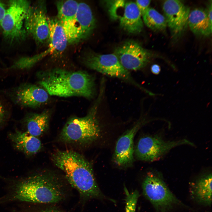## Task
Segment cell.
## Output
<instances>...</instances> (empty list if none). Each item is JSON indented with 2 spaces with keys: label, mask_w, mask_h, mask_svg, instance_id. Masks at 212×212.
<instances>
[{
  "label": "cell",
  "mask_w": 212,
  "mask_h": 212,
  "mask_svg": "<svg viewBox=\"0 0 212 212\" xmlns=\"http://www.w3.org/2000/svg\"><path fill=\"white\" fill-rule=\"evenodd\" d=\"M64 186L57 176L44 172L32 175L11 183L0 197V205L18 201L33 203H53L61 201Z\"/></svg>",
  "instance_id": "cell-1"
},
{
  "label": "cell",
  "mask_w": 212,
  "mask_h": 212,
  "mask_svg": "<svg viewBox=\"0 0 212 212\" xmlns=\"http://www.w3.org/2000/svg\"><path fill=\"white\" fill-rule=\"evenodd\" d=\"M39 83L49 95L63 97L92 98L95 92L94 80L87 72L56 68L38 74Z\"/></svg>",
  "instance_id": "cell-2"
},
{
  "label": "cell",
  "mask_w": 212,
  "mask_h": 212,
  "mask_svg": "<svg viewBox=\"0 0 212 212\" xmlns=\"http://www.w3.org/2000/svg\"><path fill=\"white\" fill-rule=\"evenodd\" d=\"M52 159L83 197L104 198L96 182L91 164L82 155L72 150H59L52 155Z\"/></svg>",
  "instance_id": "cell-3"
},
{
  "label": "cell",
  "mask_w": 212,
  "mask_h": 212,
  "mask_svg": "<svg viewBox=\"0 0 212 212\" xmlns=\"http://www.w3.org/2000/svg\"><path fill=\"white\" fill-rule=\"evenodd\" d=\"M104 90V88H100L97 99L86 115L73 117L67 122L60 135L62 141L85 144L92 143L99 138L100 128L97 114Z\"/></svg>",
  "instance_id": "cell-4"
},
{
  "label": "cell",
  "mask_w": 212,
  "mask_h": 212,
  "mask_svg": "<svg viewBox=\"0 0 212 212\" xmlns=\"http://www.w3.org/2000/svg\"><path fill=\"white\" fill-rule=\"evenodd\" d=\"M83 62L90 69L106 75L119 78L146 91L134 80L129 71L122 66L114 54L90 53L85 56Z\"/></svg>",
  "instance_id": "cell-5"
},
{
  "label": "cell",
  "mask_w": 212,
  "mask_h": 212,
  "mask_svg": "<svg viewBox=\"0 0 212 212\" xmlns=\"http://www.w3.org/2000/svg\"><path fill=\"white\" fill-rule=\"evenodd\" d=\"M142 187L144 195L160 212H165L180 203L162 179L155 174L149 173Z\"/></svg>",
  "instance_id": "cell-6"
},
{
  "label": "cell",
  "mask_w": 212,
  "mask_h": 212,
  "mask_svg": "<svg viewBox=\"0 0 212 212\" xmlns=\"http://www.w3.org/2000/svg\"><path fill=\"white\" fill-rule=\"evenodd\" d=\"M31 6L30 3L24 0L11 1L0 24L6 38L16 40L24 37L26 32L24 23L27 13Z\"/></svg>",
  "instance_id": "cell-7"
},
{
  "label": "cell",
  "mask_w": 212,
  "mask_h": 212,
  "mask_svg": "<svg viewBox=\"0 0 212 212\" xmlns=\"http://www.w3.org/2000/svg\"><path fill=\"white\" fill-rule=\"evenodd\" d=\"M183 145H194L192 142L186 139L167 141L158 136H145L139 139L134 153L139 160L153 162L158 160L173 148Z\"/></svg>",
  "instance_id": "cell-8"
},
{
  "label": "cell",
  "mask_w": 212,
  "mask_h": 212,
  "mask_svg": "<svg viewBox=\"0 0 212 212\" xmlns=\"http://www.w3.org/2000/svg\"><path fill=\"white\" fill-rule=\"evenodd\" d=\"M45 2H38L30 6L24 23L26 32L39 44L49 42V28Z\"/></svg>",
  "instance_id": "cell-9"
},
{
  "label": "cell",
  "mask_w": 212,
  "mask_h": 212,
  "mask_svg": "<svg viewBox=\"0 0 212 212\" xmlns=\"http://www.w3.org/2000/svg\"><path fill=\"white\" fill-rule=\"evenodd\" d=\"M114 54L122 66L128 71H136L145 67L152 56L150 52L132 40L127 41L118 47Z\"/></svg>",
  "instance_id": "cell-10"
},
{
  "label": "cell",
  "mask_w": 212,
  "mask_h": 212,
  "mask_svg": "<svg viewBox=\"0 0 212 212\" xmlns=\"http://www.w3.org/2000/svg\"><path fill=\"white\" fill-rule=\"evenodd\" d=\"M163 10L172 37L179 38L188 25L189 8L180 1L167 0L163 2Z\"/></svg>",
  "instance_id": "cell-11"
},
{
  "label": "cell",
  "mask_w": 212,
  "mask_h": 212,
  "mask_svg": "<svg viewBox=\"0 0 212 212\" xmlns=\"http://www.w3.org/2000/svg\"><path fill=\"white\" fill-rule=\"evenodd\" d=\"M7 92L13 102L25 107H40L46 103L49 99L48 93L43 88L29 83L22 84Z\"/></svg>",
  "instance_id": "cell-12"
},
{
  "label": "cell",
  "mask_w": 212,
  "mask_h": 212,
  "mask_svg": "<svg viewBox=\"0 0 212 212\" xmlns=\"http://www.w3.org/2000/svg\"><path fill=\"white\" fill-rule=\"evenodd\" d=\"M139 120L122 135L117 140L114 155V160L118 166L127 167L131 165L134 161V139L136 133L144 123Z\"/></svg>",
  "instance_id": "cell-13"
},
{
  "label": "cell",
  "mask_w": 212,
  "mask_h": 212,
  "mask_svg": "<svg viewBox=\"0 0 212 212\" xmlns=\"http://www.w3.org/2000/svg\"><path fill=\"white\" fill-rule=\"evenodd\" d=\"M123 9V14L118 18L120 27L130 34L140 33L143 28V22L135 2L126 1Z\"/></svg>",
  "instance_id": "cell-14"
},
{
  "label": "cell",
  "mask_w": 212,
  "mask_h": 212,
  "mask_svg": "<svg viewBox=\"0 0 212 212\" xmlns=\"http://www.w3.org/2000/svg\"><path fill=\"white\" fill-rule=\"evenodd\" d=\"M49 28V54L59 55L65 49L68 43L63 28L57 17H48Z\"/></svg>",
  "instance_id": "cell-15"
},
{
  "label": "cell",
  "mask_w": 212,
  "mask_h": 212,
  "mask_svg": "<svg viewBox=\"0 0 212 212\" xmlns=\"http://www.w3.org/2000/svg\"><path fill=\"white\" fill-rule=\"evenodd\" d=\"M76 20L81 40L88 37L95 28L96 21L90 7L87 4L79 3Z\"/></svg>",
  "instance_id": "cell-16"
},
{
  "label": "cell",
  "mask_w": 212,
  "mask_h": 212,
  "mask_svg": "<svg viewBox=\"0 0 212 212\" xmlns=\"http://www.w3.org/2000/svg\"><path fill=\"white\" fill-rule=\"evenodd\" d=\"M188 26L195 35L208 37L212 33V23L210 21L206 9L196 8L190 11Z\"/></svg>",
  "instance_id": "cell-17"
},
{
  "label": "cell",
  "mask_w": 212,
  "mask_h": 212,
  "mask_svg": "<svg viewBox=\"0 0 212 212\" xmlns=\"http://www.w3.org/2000/svg\"><path fill=\"white\" fill-rule=\"evenodd\" d=\"M9 137L15 148L27 155H30L37 153L42 148V143L39 139L27 132L16 130L10 133Z\"/></svg>",
  "instance_id": "cell-18"
},
{
  "label": "cell",
  "mask_w": 212,
  "mask_h": 212,
  "mask_svg": "<svg viewBox=\"0 0 212 212\" xmlns=\"http://www.w3.org/2000/svg\"><path fill=\"white\" fill-rule=\"evenodd\" d=\"M50 117L48 111L40 113H32L26 115L24 120L27 132L36 137L40 136L47 130Z\"/></svg>",
  "instance_id": "cell-19"
},
{
  "label": "cell",
  "mask_w": 212,
  "mask_h": 212,
  "mask_svg": "<svg viewBox=\"0 0 212 212\" xmlns=\"http://www.w3.org/2000/svg\"><path fill=\"white\" fill-rule=\"evenodd\" d=\"M212 174L209 173L199 179L194 184L193 194L201 203L210 205L212 202Z\"/></svg>",
  "instance_id": "cell-20"
},
{
  "label": "cell",
  "mask_w": 212,
  "mask_h": 212,
  "mask_svg": "<svg viewBox=\"0 0 212 212\" xmlns=\"http://www.w3.org/2000/svg\"><path fill=\"white\" fill-rule=\"evenodd\" d=\"M56 3L57 17L61 24L71 23L75 21L79 2L68 0L59 1Z\"/></svg>",
  "instance_id": "cell-21"
},
{
  "label": "cell",
  "mask_w": 212,
  "mask_h": 212,
  "mask_svg": "<svg viewBox=\"0 0 212 212\" xmlns=\"http://www.w3.org/2000/svg\"><path fill=\"white\" fill-rule=\"evenodd\" d=\"M142 17L145 24L153 31L163 32L167 27L164 16L153 8L149 7Z\"/></svg>",
  "instance_id": "cell-22"
},
{
  "label": "cell",
  "mask_w": 212,
  "mask_h": 212,
  "mask_svg": "<svg viewBox=\"0 0 212 212\" xmlns=\"http://www.w3.org/2000/svg\"><path fill=\"white\" fill-rule=\"evenodd\" d=\"M124 190L125 195V212H136L137 202L140 196L139 192L136 190L129 192L125 186Z\"/></svg>",
  "instance_id": "cell-23"
},
{
  "label": "cell",
  "mask_w": 212,
  "mask_h": 212,
  "mask_svg": "<svg viewBox=\"0 0 212 212\" xmlns=\"http://www.w3.org/2000/svg\"><path fill=\"white\" fill-rule=\"evenodd\" d=\"M126 1L123 0L107 1L106 2L109 13L113 20L118 19V11L125 6Z\"/></svg>",
  "instance_id": "cell-24"
},
{
  "label": "cell",
  "mask_w": 212,
  "mask_h": 212,
  "mask_svg": "<svg viewBox=\"0 0 212 212\" xmlns=\"http://www.w3.org/2000/svg\"><path fill=\"white\" fill-rule=\"evenodd\" d=\"M151 1L149 0H136L135 2L141 16H143L146 12L150 3Z\"/></svg>",
  "instance_id": "cell-25"
},
{
  "label": "cell",
  "mask_w": 212,
  "mask_h": 212,
  "mask_svg": "<svg viewBox=\"0 0 212 212\" xmlns=\"http://www.w3.org/2000/svg\"><path fill=\"white\" fill-rule=\"evenodd\" d=\"M7 114V109L2 102L0 100V126L5 121Z\"/></svg>",
  "instance_id": "cell-26"
},
{
  "label": "cell",
  "mask_w": 212,
  "mask_h": 212,
  "mask_svg": "<svg viewBox=\"0 0 212 212\" xmlns=\"http://www.w3.org/2000/svg\"><path fill=\"white\" fill-rule=\"evenodd\" d=\"M161 70L160 67L159 65L156 64H153L151 67V71L153 74H158Z\"/></svg>",
  "instance_id": "cell-27"
},
{
  "label": "cell",
  "mask_w": 212,
  "mask_h": 212,
  "mask_svg": "<svg viewBox=\"0 0 212 212\" xmlns=\"http://www.w3.org/2000/svg\"><path fill=\"white\" fill-rule=\"evenodd\" d=\"M212 1H211L210 3L209 4L208 6V8L206 9L208 16L209 18V19L210 21L212 23Z\"/></svg>",
  "instance_id": "cell-28"
},
{
  "label": "cell",
  "mask_w": 212,
  "mask_h": 212,
  "mask_svg": "<svg viewBox=\"0 0 212 212\" xmlns=\"http://www.w3.org/2000/svg\"><path fill=\"white\" fill-rule=\"evenodd\" d=\"M41 212H60L59 211L54 209H49L42 211Z\"/></svg>",
  "instance_id": "cell-29"
}]
</instances>
